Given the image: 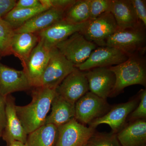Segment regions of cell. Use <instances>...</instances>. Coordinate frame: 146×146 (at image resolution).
Wrapping results in <instances>:
<instances>
[{"mask_svg":"<svg viewBox=\"0 0 146 146\" xmlns=\"http://www.w3.org/2000/svg\"><path fill=\"white\" fill-rule=\"evenodd\" d=\"M75 68L56 47L51 49L49 59L42 76L40 86L56 89Z\"/></svg>","mask_w":146,"mask_h":146,"instance_id":"cell-4","label":"cell"},{"mask_svg":"<svg viewBox=\"0 0 146 146\" xmlns=\"http://www.w3.org/2000/svg\"><path fill=\"white\" fill-rule=\"evenodd\" d=\"M16 0H0V18L3 19L16 7Z\"/></svg>","mask_w":146,"mask_h":146,"instance_id":"cell-31","label":"cell"},{"mask_svg":"<svg viewBox=\"0 0 146 146\" xmlns=\"http://www.w3.org/2000/svg\"><path fill=\"white\" fill-rule=\"evenodd\" d=\"M42 5L48 9H63L66 11L76 0H40Z\"/></svg>","mask_w":146,"mask_h":146,"instance_id":"cell-29","label":"cell"},{"mask_svg":"<svg viewBox=\"0 0 146 146\" xmlns=\"http://www.w3.org/2000/svg\"><path fill=\"white\" fill-rule=\"evenodd\" d=\"M131 1L138 20L146 27V1L131 0Z\"/></svg>","mask_w":146,"mask_h":146,"instance_id":"cell-30","label":"cell"},{"mask_svg":"<svg viewBox=\"0 0 146 146\" xmlns=\"http://www.w3.org/2000/svg\"><path fill=\"white\" fill-rule=\"evenodd\" d=\"M129 57L125 53L114 47L99 46L91 52L85 62L76 68L83 72L95 68H108L123 63Z\"/></svg>","mask_w":146,"mask_h":146,"instance_id":"cell-9","label":"cell"},{"mask_svg":"<svg viewBox=\"0 0 146 146\" xmlns=\"http://www.w3.org/2000/svg\"><path fill=\"white\" fill-rule=\"evenodd\" d=\"M146 27L142 25L134 28L118 29L106 42L105 46L114 47L129 56L146 51Z\"/></svg>","mask_w":146,"mask_h":146,"instance_id":"cell-3","label":"cell"},{"mask_svg":"<svg viewBox=\"0 0 146 146\" xmlns=\"http://www.w3.org/2000/svg\"><path fill=\"white\" fill-rule=\"evenodd\" d=\"M14 30L8 22L0 18V56L12 54L11 45L15 35Z\"/></svg>","mask_w":146,"mask_h":146,"instance_id":"cell-25","label":"cell"},{"mask_svg":"<svg viewBox=\"0 0 146 146\" xmlns=\"http://www.w3.org/2000/svg\"><path fill=\"white\" fill-rule=\"evenodd\" d=\"M87 146V145H86V146Z\"/></svg>","mask_w":146,"mask_h":146,"instance_id":"cell-36","label":"cell"},{"mask_svg":"<svg viewBox=\"0 0 146 146\" xmlns=\"http://www.w3.org/2000/svg\"><path fill=\"white\" fill-rule=\"evenodd\" d=\"M50 50L39 39L23 68L32 88L40 86L42 76L49 59Z\"/></svg>","mask_w":146,"mask_h":146,"instance_id":"cell-12","label":"cell"},{"mask_svg":"<svg viewBox=\"0 0 146 146\" xmlns=\"http://www.w3.org/2000/svg\"><path fill=\"white\" fill-rule=\"evenodd\" d=\"M87 22L72 24L63 19L36 34L45 46L50 50L74 33L81 31Z\"/></svg>","mask_w":146,"mask_h":146,"instance_id":"cell-15","label":"cell"},{"mask_svg":"<svg viewBox=\"0 0 146 146\" xmlns=\"http://www.w3.org/2000/svg\"><path fill=\"white\" fill-rule=\"evenodd\" d=\"M42 6L40 0H19L17 1L15 9H31Z\"/></svg>","mask_w":146,"mask_h":146,"instance_id":"cell-32","label":"cell"},{"mask_svg":"<svg viewBox=\"0 0 146 146\" xmlns=\"http://www.w3.org/2000/svg\"><path fill=\"white\" fill-rule=\"evenodd\" d=\"M9 146H25V144L19 141H14Z\"/></svg>","mask_w":146,"mask_h":146,"instance_id":"cell-34","label":"cell"},{"mask_svg":"<svg viewBox=\"0 0 146 146\" xmlns=\"http://www.w3.org/2000/svg\"><path fill=\"white\" fill-rule=\"evenodd\" d=\"M84 72L89 91L104 99L110 97L116 83V77L109 67L93 68Z\"/></svg>","mask_w":146,"mask_h":146,"instance_id":"cell-14","label":"cell"},{"mask_svg":"<svg viewBox=\"0 0 146 146\" xmlns=\"http://www.w3.org/2000/svg\"><path fill=\"white\" fill-rule=\"evenodd\" d=\"M2 131L0 129V138L1 137H2Z\"/></svg>","mask_w":146,"mask_h":146,"instance_id":"cell-35","label":"cell"},{"mask_svg":"<svg viewBox=\"0 0 146 146\" xmlns=\"http://www.w3.org/2000/svg\"><path fill=\"white\" fill-rule=\"evenodd\" d=\"M87 146H121L117 133L94 132L87 143Z\"/></svg>","mask_w":146,"mask_h":146,"instance_id":"cell-26","label":"cell"},{"mask_svg":"<svg viewBox=\"0 0 146 146\" xmlns=\"http://www.w3.org/2000/svg\"><path fill=\"white\" fill-rule=\"evenodd\" d=\"M5 98L0 94V129L3 131L5 125Z\"/></svg>","mask_w":146,"mask_h":146,"instance_id":"cell-33","label":"cell"},{"mask_svg":"<svg viewBox=\"0 0 146 146\" xmlns=\"http://www.w3.org/2000/svg\"><path fill=\"white\" fill-rule=\"evenodd\" d=\"M56 94V89L41 86L33 88L31 102L25 106H16L17 116L27 135L45 124Z\"/></svg>","mask_w":146,"mask_h":146,"instance_id":"cell-1","label":"cell"},{"mask_svg":"<svg viewBox=\"0 0 146 146\" xmlns=\"http://www.w3.org/2000/svg\"><path fill=\"white\" fill-rule=\"evenodd\" d=\"M65 11L49 9L37 14L20 27L14 30L15 33H36L64 19Z\"/></svg>","mask_w":146,"mask_h":146,"instance_id":"cell-17","label":"cell"},{"mask_svg":"<svg viewBox=\"0 0 146 146\" xmlns=\"http://www.w3.org/2000/svg\"><path fill=\"white\" fill-rule=\"evenodd\" d=\"M39 40L36 33H15L11 43V53L20 59L23 68Z\"/></svg>","mask_w":146,"mask_h":146,"instance_id":"cell-21","label":"cell"},{"mask_svg":"<svg viewBox=\"0 0 146 146\" xmlns=\"http://www.w3.org/2000/svg\"><path fill=\"white\" fill-rule=\"evenodd\" d=\"M64 20L78 24L90 20V0H77L65 11Z\"/></svg>","mask_w":146,"mask_h":146,"instance_id":"cell-23","label":"cell"},{"mask_svg":"<svg viewBox=\"0 0 146 146\" xmlns=\"http://www.w3.org/2000/svg\"><path fill=\"white\" fill-rule=\"evenodd\" d=\"M75 117V104L56 94L52 102L51 112L47 116L45 124H51L58 127L74 119Z\"/></svg>","mask_w":146,"mask_h":146,"instance_id":"cell-20","label":"cell"},{"mask_svg":"<svg viewBox=\"0 0 146 146\" xmlns=\"http://www.w3.org/2000/svg\"><path fill=\"white\" fill-rule=\"evenodd\" d=\"M139 102L138 96L124 103L111 107L102 117L98 118L89 125V127L96 129L102 124H106L111 128L112 133H117L125 126L128 117L135 109Z\"/></svg>","mask_w":146,"mask_h":146,"instance_id":"cell-8","label":"cell"},{"mask_svg":"<svg viewBox=\"0 0 146 146\" xmlns=\"http://www.w3.org/2000/svg\"><path fill=\"white\" fill-rule=\"evenodd\" d=\"M144 54L132 55L123 63L109 67L116 77V83L110 97H116L131 85L139 84L146 87V63Z\"/></svg>","mask_w":146,"mask_h":146,"instance_id":"cell-2","label":"cell"},{"mask_svg":"<svg viewBox=\"0 0 146 146\" xmlns=\"http://www.w3.org/2000/svg\"></svg>","mask_w":146,"mask_h":146,"instance_id":"cell-38","label":"cell"},{"mask_svg":"<svg viewBox=\"0 0 146 146\" xmlns=\"http://www.w3.org/2000/svg\"><path fill=\"white\" fill-rule=\"evenodd\" d=\"M0 57H1V56H0Z\"/></svg>","mask_w":146,"mask_h":146,"instance_id":"cell-37","label":"cell"},{"mask_svg":"<svg viewBox=\"0 0 146 146\" xmlns=\"http://www.w3.org/2000/svg\"><path fill=\"white\" fill-rule=\"evenodd\" d=\"M118 29L114 16L108 12L89 20L80 32L98 46H104L107 39Z\"/></svg>","mask_w":146,"mask_h":146,"instance_id":"cell-7","label":"cell"},{"mask_svg":"<svg viewBox=\"0 0 146 146\" xmlns=\"http://www.w3.org/2000/svg\"><path fill=\"white\" fill-rule=\"evenodd\" d=\"M5 104L6 123L2 134L3 140L7 146L14 141L25 143L28 135L17 116L15 98L11 94L5 97Z\"/></svg>","mask_w":146,"mask_h":146,"instance_id":"cell-13","label":"cell"},{"mask_svg":"<svg viewBox=\"0 0 146 146\" xmlns=\"http://www.w3.org/2000/svg\"><path fill=\"white\" fill-rule=\"evenodd\" d=\"M111 108L107 100L89 91L75 104V119L84 125H89L106 114Z\"/></svg>","mask_w":146,"mask_h":146,"instance_id":"cell-6","label":"cell"},{"mask_svg":"<svg viewBox=\"0 0 146 146\" xmlns=\"http://www.w3.org/2000/svg\"><path fill=\"white\" fill-rule=\"evenodd\" d=\"M110 12L120 29L134 28L143 25L138 20L131 0H111Z\"/></svg>","mask_w":146,"mask_h":146,"instance_id":"cell-18","label":"cell"},{"mask_svg":"<svg viewBox=\"0 0 146 146\" xmlns=\"http://www.w3.org/2000/svg\"><path fill=\"white\" fill-rule=\"evenodd\" d=\"M55 146H85L96 129L78 122L75 119L58 127Z\"/></svg>","mask_w":146,"mask_h":146,"instance_id":"cell-10","label":"cell"},{"mask_svg":"<svg viewBox=\"0 0 146 146\" xmlns=\"http://www.w3.org/2000/svg\"><path fill=\"white\" fill-rule=\"evenodd\" d=\"M111 0H90V19L110 12Z\"/></svg>","mask_w":146,"mask_h":146,"instance_id":"cell-28","label":"cell"},{"mask_svg":"<svg viewBox=\"0 0 146 146\" xmlns=\"http://www.w3.org/2000/svg\"><path fill=\"white\" fill-rule=\"evenodd\" d=\"M98 47L80 32L74 33L55 46L75 67L85 62Z\"/></svg>","mask_w":146,"mask_h":146,"instance_id":"cell-5","label":"cell"},{"mask_svg":"<svg viewBox=\"0 0 146 146\" xmlns=\"http://www.w3.org/2000/svg\"><path fill=\"white\" fill-rule=\"evenodd\" d=\"M56 94L67 101L75 104L89 91L84 72L75 68L56 89Z\"/></svg>","mask_w":146,"mask_h":146,"instance_id":"cell-11","label":"cell"},{"mask_svg":"<svg viewBox=\"0 0 146 146\" xmlns=\"http://www.w3.org/2000/svg\"><path fill=\"white\" fill-rule=\"evenodd\" d=\"M58 135V127L45 124L27 135L25 146H55Z\"/></svg>","mask_w":146,"mask_h":146,"instance_id":"cell-22","label":"cell"},{"mask_svg":"<svg viewBox=\"0 0 146 146\" xmlns=\"http://www.w3.org/2000/svg\"><path fill=\"white\" fill-rule=\"evenodd\" d=\"M117 134L121 146H146V119L129 123Z\"/></svg>","mask_w":146,"mask_h":146,"instance_id":"cell-19","label":"cell"},{"mask_svg":"<svg viewBox=\"0 0 146 146\" xmlns=\"http://www.w3.org/2000/svg\"><path fill=\"white\" fill-rule=\"evenodd\" d=\"M49 9L44 6L31 9H13L4 20L10 24L13 29L20 27L38 13Z\"/></svg>","mask_w":146,"mask_h":146,"instance_id":"cell-24","label":"cell"},{"mask_svg":"<svg viewBox=\"0 0 146 146\" xmlns=\"http://www.w3.org/2000/svg\"><path fill=\"white\" fill-rule=\"evenodd\" d=\"M32 88L25 73L0 63V94L5 98L12 93Z\"/></svg>","mask_w":146,"mask_h":146,"instance_id":"cell-16","label":"cell"},{"mask_svg":"<svg viewBox=\"0 0 146 146\" xmlns=\"http://www.w3.org/2000/svg\"><path fill=\"white\" fill-rule=\"evenodd\" d=\"M139 102L135 109L128 117L129 123L136 120L146 119V89H142L138 94Z\"/></svg>","mask_w":146,"mask_h":146,"instance_id":"cell-27","label":"cell"}]
</instances>
